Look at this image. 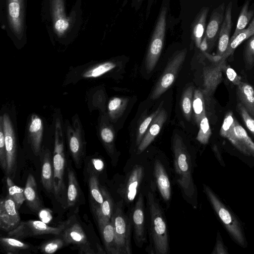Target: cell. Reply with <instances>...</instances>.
<instances>
[{"label": "cell", "instance_id": "6da1fadb", "mask_svg": "<svg viewBox=\"0 0 254 254\" xmlns=\"http://www.w3.org/2000/svg\"><path fill=\"white\" fill-rule=\"evenodd\" d=\"M172 148L176 179L186 198L191 199L195 192L190 156L182 138L175 134Z\"/></svg>", "mask_w": 254, "mask_h": 254}, {"label": "cell", "instance_id": "7a4b0ae2", "mask_svg": "<svg viewBox=\"0 0 254 254\" xmlns=\"http://www.w3.org/2000/svg\"><path fill=\"white\" fill-rule=\"evenodd\" d=\"M147 200L150 214V239L153 253L167 254L170 250L169 240L163 213L152 192L148 193Z\"/></svg>", "mask_w": 254, "mask_h": 254}, {"label": "cell", "instance_id": "3957f363", "mask_svg": "<svg viewBox=\"0 0 254 254\" xmlns=\"http://www.w3.org/2000/svg\"><path fill=\"white\" fill-rule=\"evenodd\" d=\"M204 190L215 212L230 235L240 245H245V239L241 225L235 216L228 209L208 186Z\"/></svg>", "mask_w": 254, "mask_h": 254}, {"label": "cell", "instance_id": "277c9868", "mask_svg": "<svg viewBox=\"0 0 254 254\" xmlns=\"http://www.w3.org/2000/svg\"><path fill=\"white\" fill-rule=\"evenodd\" d=\"M64 140L61 123L57 120L56 125L55 141L53 164L54 170V192L55 196L61 201L65 190L64 182L65 158Z\"/></svg>", "mask_w": 254, "mask_h": 254}, {"label": "cell", "instance_id": "5b68a950", "mask_svg": "<svg viewBox=\"0 0 254 254\" xmlns=\"http://www.w3.org/2000/svg\"><path fill=\"white\" fill-rule=\"evenodd\" d=\"M167 8L162 7L149 44L145 67L148 73L154 68L163 47L166 25Z\"/></svg>", "mask_w": 254, "mask_h": 254}, {"label": "cell", "instance_id": "8992f818", "mask_svg": "<svg viewBox=\"0 0 254 254\" xmlns=\"http://www.w3.org/2000/svg\"><path fill=\"white\" fill-rule=\"evenodd\" d=\"M111 220L113 221L118 254H131L130 221L124 213L121 204L116 206Z\"/></svg>", "mask_w": 254, "mask_h": 254}, {"label": "cell", "instance_id": "52a82bcc", "mask_svg": "<svg viewBox=\"0 0 254 254\" xmlns=\"http://www.w3.org/2000/svg\"><path fill=\"white\" fill-rule=\"evenodd\" d=\"M63 228V224L53 227L41 220H30L21 221L16 227L8 232L7 236L22 239L47 234L61 235Z\"/></svg>", "mask_w": 254, "mask_h": 254}, {"label": "cell", "instance_id": "ba28073f", "mask_svg": "<svg viewBox=\"0 0 254 254\" xmlns=\"http://www.w3.org/2000/svg\"><path fill=\"white\" fill-rule=\"evenodd\" d=\"M187 55V50L184 49L176 54L168 63L160 78L158 81L150 96V99L158 98L167 90L175 81L178 72L183 64Z\"/></svg>", "mask_w": 254, "mask_h": 254}, {"label": "cell", "instance_id": "9c48e42d", "mask_svg": "<svg viewBox=\"0 0 254 254\" xmlns=\"http://www.w3.org/2000/svg\"><path fill=\"white\" fill-rule=\"evenodd\" d=\"M2 121L7 164L5 174L12 179L15 176L17 165L16 139L9 116L6 114H3Z\"/></svg>", "mask_w": 254, "mask_h": 254}, {"label": "cell", "instance_id": "30bf717a", "mask_svg": "<svg viewBox=\"0 0 254 254\" xmlns=\"http://www.w3.org/2000/svg\"><path fill=\"white\" fill-rule=\"evenodd\" d=\"M15 203L7 194L0 201V228L1 230L9 232L20 223V217Z\"/></svg>", "mask_w": 254, "mask_h": 254}, {"label": "cell", "instance_id": "8fae6325", "mask_svg": "<svg viewBox=\"0 0 254 254\" xmlns=\"http://www.w3.org/2000/svg\"><path fill=\"white\" fill-rule=\"evenodd\" d=\"M226 138L244 155L254 157V142L236 120L233 129Z\"/></svg>", "mask_w": 254, "mask_h": 254}, {"label": "cell", "instance_id": "7c38bea8", "mask_svg": "<svg viewBox=\"0 0 254 254\" xmlns=\"http://www.w3.org/2000/svg\"><path fill=\"white\" fill-rule=\"evenodd\" d=\"M143 198L140 194L131 213V221L135 242L141 246L146 242Z\"/></svg>", "mask_w": 254, "mask_h": 254}, {"label": "cell", "instance_id": "4fadbf2b", "mask_svg": "<svg viewBox=\"0 0 254 254\" xmlns=\"http://www.w3.org/2000/svg\"><path fill=\"white\" fill-rule=\"evenodd\" d=\"M61 234L67 245L73 244L78 247L90 245L87 237L79 222L70 219L63 224Z\"/></svg>", "mask_w": 254, "mask_h": 254}, {"label": "cell", "instance_id": "5bb4252c", "mask_svg": "<svg viewBox=\"0 0 254 254\" xmlns=\"http://www.w3.org/2000/svg\"><path fill=\"white\" fill-rule=\"evenodd\" d=\"M225 11V5L223 2L212 11L204 33L207 39L208 47H212L218 38L220 27L224 18Z\"/></svg>", "mask_w": 254, "mask_h": 254}, {"label": "cell", "instance_id": "9a60e30c", "mask_svg": "<svg viewBox=\"0 0 254 254\" xmlns=\"http://www.w3.org/2000/svg\"><path fill=\"white\" fill-rule=\"evenodd\" d=\"M232 2L230 1L225 8L224 18L220 27L218 35V42L216 55L222 56L225 53L230 39L232 27Z\"/></svg>", "mask_w": 254, "mask_h": 254}, {"label": "cell", "instance_id": "2e32d148", "mask_svg": "<svg viewBox=\"0 0 254 254\" xmlns=\"http://www.w3.org/2000/svg\"><path fill=\"white\" fill-rule=\"evenodd\" d=\"M167 118V114L164 109H161L159 113L153 119L145 135L138 146V154L142 153L154 140L160 131L161 128Z\"/></svg>", "mask_w": 254, "mask_h": 254}, {"label": "cell", "instance_id": "e0dca14e", "mask_svg": "<svg viewBox=\"0 0 254 254\" xmlns=\"http://www.w3.org/2000/svg\"><path fill=\"white\" fill-rule=\"evenodd\" d=\"M142 166L136 165L130 171L126 184L123 189V193L125 200L128 202L134 200L143 176Z\"/></svg>", "mask_w": 254, "mask_h": 254}, {"label": "cell", "instance_id": "ac0fdd59", "mask_svg": "<svg viewBox=\"0 0 254 254\" xmlns=\"http://www.w3.org/2000/svg\"><path fill=\"white\" fill-rule=\"evenodd\" d=\"M215 66L203 68V93L207 96L212 95L222 80V63H218Z\"/></svg>", "mask_w": 254, "mask_h": 254}, {"label": "cell", "instance_id": "d6986e66", "mask_svg": "<svg viewBox=\"0 0 254 254\" xmlns=\"http://www.w3.org/2000/svg\"><path fill=\"white\" fill-rule=\"evenodd\" d=\"M154 173L161 197L164 201H169L171 197V187L169 178L164 166L159 160H156L155 161Z\"/></svg>", "mask_w": 254, "mask_h": 254}, {"label": "cell", "instance_id": "ffe728a7", "mask_svg": "<svg viewBox=\"0 0 254 254\" xmlns=\"http://www.w3.org/2000/svg\"><path fill=\"white\" fill-rule=\"evenodd\" d=\"M101 190L103 195V202L99 206L92 209L98 226L110 221L114 212V203L111 196L105 189L101 188Z\"/></svg>", "mask_w": 254, "mask_h": 254}, {"label": "cell", "instance_id": "44dd1931", "mask_svg": "<svg viewBox=\"0 0 254 254\" xmlns=\"http://www.w3.org/2000/svg\"><path fill=\"white\" fill-rule=\"evenodd\" d=\"M24 192L29 208L31 211L38 213L42 208V204L38 196L36 181L31 174L27 177Z\"/></svg>", "mask_w": 254, "mask_h": 254}, {"label": "cell", "instance_id": "7402d4cb", "mask_svg": "<svg viewBox=\"0 0 254 254\" xmlns=\"http://www.w3.org/2000/svg\"><path fill=\"white\" fill-rule=\"evenodd\" d=\"M43 132V125L41 119L36 115H32L29 126V134L31 146L36 155L41 150Z\"/></svg>", "mask_w": 254, "mask_h": 254}, {"label": "cell", "instance_id": "603a6c76", "mask_svg": "<svg viewBox=\"0 0 254 254\" xmlns=\"http://www.w3.org/2000/svg\"><path fill=\"white\" fill-rule=\"evenodd\" d=\"M236 94L238 101L254 118V88L250 84L241 82L237 86Z\"/></svg>", "mask_w": 254, "mask_h": 254}, {"label": "cell", "instance_id": "cb8c5ba5", "mask_svg": "<svg viewBox=\"0 0 254 254\" xmlns=\"http://www.w3.org/2000/svg\"><path fill=\"white\" fill-rule=\"evenodd\" d=\"M209 9L208 7H202L196 15L191 25V37L195 46L198 48H199L204 36Z\"/></svg>", "mask_w": 254, "mask_h": 254}, {"label": "cell", "instance_id": "d4e9b609", "mask_svg": "<svg viewBox=\"0 0 254 254\" xmlns=\"http://www.w3.org/2000/svg\"><path fill=\"white\" fill-rule=\"evenodd\" d=\"M99 227L106 252L109 254H118L112 220L99 226Z\"/></svg>", "mask_w": 254, "mask_h": 254}, {"label": "cell", "instance_id": "484cf974", "mask_svg": "<svg viewBox=\"0 0 254 254\" xmlns=\"http://www.w3.org/2000/svg\"><path fill=\"white\" fill-rule=\"evenodd\" d=\"M53 164L50 153L47 151L44 155L42 161L41 181L44 189L48 192L54 191Z\"/></svg>", "mask_w": 254, "mask_h": 254}, {"label": "cell", "instance_id": "4316f807", "mask_svg": "<svg viewBox=\"0 0 254 254\" xmlns=\"http://www.w3.org/2000/svg\"><path fill=\"white\" fill-rule=\"evenodd\" d=\"M253 35H254V26H248L233 40L230 41L227 49L222 56L220 62H225L226 59L234 53L235 50L241 44Z\"/></svg>", "mask_w": 254, "mask_h": 254}, {"label": "cell", "instance_id": "83f0119b", "mask_svg": "<svg viewBox=\"0 0 254 254\" xmlns=\"http://www.w3.org/2000/svg\"><path fill=\"white\" fill-rule=\"evenodd\" d=\"M80 188L73 170L68 169V189L67 191V205L73 206L77 201L80 195Z\"/></svg>", "mask_w": 254, "mask_h": 254}, {"label": "cell", "instance_id": "f1b7e54d", "mask_svg": "<svg viewBox=\"0 0 254 254\" xmlns=\"http://www.w3.org/2000/svg\"><path fill=\"white\" fill-rule=\"evenodd\" d=\"M249 1H246L243 5L238 19L235 30L233 34L231 37L230 41L233 40L242 31L245 30L253 18L254 16V10H249Z\"/></svg>", "mask_w": 254, "mask_h": 254}, {"label": "cell", "instance_id": "f546056e", "mask_svg": "<svg viewBox=\"0 0 254 254\" xmlns=\"http://www.w3.org/2000/svg\"><path fill=\"white\" fill-rule=\"evenodd\" d=\"M0 244L6 253L8 254H17L21 251L28 249L30 246L20 239L11 237H0Z\"/></svg>", "mask_w": 254, "mask_h": 254}, {"label": "cell", "instance_id": "4dcf8cb0", "mask_svg": "<svg viewBox=\"0 0 254 254\" xmlns=\"http://www.w3.org/2000/svg\"><path fill=\"white\" fill-rule=\"evenodd\" d=\"M21 0H9L8 13L12 27L17 32L22 29Z\"/></svg>", "mask_w": 254, "mask_h": 254}, {"label": "cell", "instance_id": "1f68e13d", "mask_svg": "<svg viewBox=\"0 0 254 254\" xmlns=\"http://www.w3.org/2000/svg\"><path fill=\"white\" fill-rule=\"evenodd\" d=\"M128 99L127 98L114 97L108 105L109 114L113 120L119 118L124 113L127 106Z\"/></svg>", "mask_w": 254, "mask_h": 254}, {"label": "cell", "instance_id": "d6a6232c", "mask_svg": "<svg viewBox=\"0 0 254 254\" xmlns=\"http://www.w3.org/2000/svg\"><path fill=\"white\" fill-rule=\"evenodd\" d=\"M89 188L92 200V209H95L103 202L104 198L99 187L98 178L95 175L91 174L89 179Z\"/></svg>", "mask_w": 254, "mask_h": 254}, {"label": "cell", "instance_id": "836d02e7", "mask_svg": "<svg viewBox=\"0 0 254 254\" xmlns=\"http://www.w3.org/2000/svg\"><path fill=\"white\" fill-rule=\"evenodd\" d=\"M192 110L195 122L199 126L201 120L206 116L203 94L199 89L194 91Z\"/></svg>", "mask_w": 254, "mask_h": 254}, {"label": "cell", "instance_id": "e575fe53", "mask_svg": "<svg viewBox=\"0 0 254 254\" xmlns=\"http://www.w3.org/2000/svg\"><path fill=\"white\" fill-rule=\"evenodd\" d=\"M69 148L75 163L79 165L83 157L82 145L79 136L73 131L69 133Z\"/></svg>", "mask_w": 254, "mask_h": 254}, {"label": "cell", "instance_id": "d590c367", "mask_svg": "<svg viewBox=\"0 0 254 254\" xmlns=\"http://www.w3.org/2000/svg\"><path fill=\"white\" fill-rule=\"evenodd\" d=\"M193 87L190 86L187 88L183 93L181 107L185 118L190 121L192 112V103L193 98Z\"/></svg>", "mask_w": 254, "mask_h": 254}, {"label": "cell", "instance_id": "8d00e7d4", "mask_svg": "<svg viewBox=\"0 0 254 254\" xmlns=\"http://www.w3.org/2000/svg\"><path fill=\"white\" fill-rule=\"evenodd\" d=\"M6 186L8 194L14 200L17 209H19L25 200L24 190L15 185L12 179L8 176L6 177Z\"/></svg>", "mask_w": 254, "mask_h": 254}, {"label": "cell", "instance_id": "74e56055", "mask_svg": "<svg viewBox=\"0 0 254 254\" xmlns=\"http://www.w3.org/2000/svg\"><path fill=\"white\" fill-rule=\"evenodd\" d=\"M116 64L111 62L100 64L85 71L82 74L84 78H96L115 68Z\"/></svg>", "mask_w": 254, "mask_h": 254}, {"label": "cell", "instance_id": "f35d334b", "mask_svg": "<svg viewBox=\"0 0 254 254\" xmlns=\"http://www.w3.org/2000/svg\"><path fill=\"white\" fill-rule=\"evenodd\" d=\"M244 60L247 70L254 66V35L247 40L244 51Z\"/></svg>", "mask_w": 254, "mask_h": 254}, {"label": "cell", "instance_id": "ab89813d", "mask_svg": "<svg viewBox=\"0 0 254 254\" xmlns=\"http://www.w3.org/2000/svg\"><path fill=\"white\" fill-rule=\"evenodd\" d=\"M100 136L110 154L114 152L115 133L113 128L109 126H104L100 130Z\"/></svg>", "mask_w": 254, "mask_h": 254}, {"label": "cell", "instance_id": "60d3db41", "mask_svg": "<svg viewBox=\"0 0 254 254\" xmlns=\"http://www.w3.org/2000/svg\"><path fill=\"white\" fill-rule=\"evenodd\" d=\"M65 245L67 244L62 237L56 238L43 243L40 246V250L42 253L53 254Z\"/></svg>", "mask_w": 254, "mask_h": 254}, {"label": "cell", "instance_id": "b9f144b4", "mask_svg": "<svg viewBox=\"0 0 254 254\" xmlns=\"http://www.w3.org/2000/svg\"><path fill=\"white\" fill-rule=\"evenodd\" d=\"M199 126V129L196 139L201 144H206L208 142L211 135V128L206 116L201 120Z\"/></svg>", "mask_w": 254, "mask_h": 254}, {"label": "cell", "instance_id": "7bdbcfd3", "mask_svg": "<svg viewBox=\"0 0 254 254\" xmlns=\"http://www.w3.org/2000/svg\"><path fill=\"white\" fill-rule=\"evenodd\" d=\"M160 110V107L158 108L151 114L147 117L139 126L136 131V145L137 146L140 144L152 120L159 113Z\"/></svg>", "mask_w": 254, "mask_h": 254}, {"label": "cell", "instance_id": "ee69618b", "mask_svg": "<svg viewBox=\"0 0 254 254\" xmlns=\"http://www.w3.org/2000/svg\"><path fill=\"white\" fill-rule=\"evenodd\" d=\"M236 110L241 115L248 129L254 136V118L239 102L237 104Z\"/></svg>", "mask_w": 254, "mask_h": 254}, {"label": "cell", "instance_id": "f6af8a7d", "mask_svg": "<svg viewBox=\"0 0 254 254\" xmlns=\"http://www.w3.org/2000/svg\"><path fill=\"white\" fill-rule=\"evenodd\" d=\"M235 120L236 119L232 111H229L226 114L220 130V134L222 137L225 138L227 137L233 129L235 125Z\"/></svg>", "mask_w": 254, "mask_h": 254}, {"label": "cell", "instance_id": "bcb514c9", "mask_svg": "<svg viewBox=\"0 0 254 254\" xmlns=\"http://www.w3.org/2000/svg\"><path fill=\"white\" fill-rule=\"evenodd\" d=\"M0 164L2 169L5 172L7 164L2 116L0 117Z\"/></svg>", "mask_w": 254, "mask_h": 254}, {"label": "cell", "instance_id": "7dc6e473", "mask_svg": "<svg viewBox=\"0 0 254 254\" xmlns=\"http://www.w3.org/2000/svg\"><path fill=\"white\" fill-rule=\"evenodd\" d=\"M219 63H222V70L225 71L228 79L235 85H239L242 82L241 77L231 67L226 65V62Z\"/></svg>", "mask_w": 254, "mask_h": 254}, {"label": "cell", "instance_id": "c3c4849f", "mask_svg": "<svg viewBox=\"0 0 254 254\" xmlns=\"http://www.w3.org/2000/svg\"><path fill=\"white\" fill-rule=\"evenodd\" d=\"M38 213L40 220L46 224L52 220V211L49 209L42 208Z\"/></svg>", "mask_w": 254, "mask_h": 254}, {"label": "cell", "instance_id": "681fc988", "mask_svg": "<svg viewBox=\"0 0 254 254\" xmlns=\"http://www.w3.org/2000/svg\"><path fill=\"white\" fill-rule=\"evenodd\" d=\"M212 254H228L227 251L224 245H223L221 239L217 238V242L214 250Z\"/></svg>", "mask_w": 254, "mask_h": 254}, {"label": "cell", "instance_id": "f907efd6", "mask_svg": "<svg viewBox=\"0 0 254 254\" xmlns=\"http://www.w3.org/2000/svg\"><path fill=\"white\" fill-rule=\"evenodd\" d=\"M80 254H93L96 253L90 245L78 247Z\"/></svg>", "mask_w": 254, "mask_h": 254}, {"label": "cell", "instance_id": "816d5d0a", "mask_svg": "<svg viewBox=\"0 0 254 254\" xmlns=\"http://www.w3.org/2000/svg\"><path fill=\"white\" fill-rule=\"evenodd\" d=\"M203 54L204 56L211 62H214V63H219L221 60L222 56H218V55H215L213 56L211 55L206 52H204Z\"/></svg>", "mask_w": 254, "mask_h": 254}, {"label": "cell", "instance_id": "f5cc1de1", "mask_svg": "<svg viewBox=\"0 0 254 254\" xmlns=\"http://www.w3.org/2000/svg\"><path fill=\"white\" fill-rule=\"evenodd\" d=\"M208 48V44L207 42V39L206 36L204 35L202 38L201 40L199 49L200 50L204 52H205Z\"/></svg>", "mask_w": 254, "mask_h": 254}]
</instances>
